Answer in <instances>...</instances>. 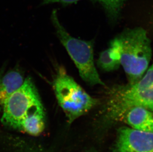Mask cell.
<instances>
[{"mask_svg":"<svg viewBox=\"0 0 153 152\" xmlns=\"http://www.w3.org/2000/svg\"><path fill=\"white\" fill-rule=\"evenodd\" d=\"M97 63L101 69L107 72L119 69L121 65L120 52L112 41L110 42L108 49L100 53Z\"/></svg>","mask_w":153,"mask_h":152,"instance_id":"30bf717a","label":"cell"},{"mask_svg":"<svg viewBox=\"0 0 153 152\" xmlns=\"http://www.w3.org/2000/svg\"><path fill=\"white\" fill-rule=\"evenodd\" d=\"M111 41L119 49L120 63L130 86L134 85L143 77L152 58L147 32L142 27L126 29Z\"/></svg>","mask_w":153,"mask_h":152,"instance_id":"6da1fadb","label":"cell"},{"mask_svg":"<svg viewBox=\"0 0 153 152\" xmlns=\"http://www.w3.org/2000/svg\"><path fill=\"white\" fill-rule=\"evenodd\" d=\"M144 107L147 108L148 109H149L152 112H153V102H149L148 103L146 104L145 105Z\"/></svg>","mask_w":153,"mask_h":152,"instance_id":"8fae6325","label":"cell"},{"mask_svg":"<svg viewBox=\"0 0 153 152\" xmlns=\"http://www.w3.org/2000/svg\"><path fill=\"white\" fill-rule=\"evenodd\" d=\"M24 81L23 75L19 71L0 73V112L3 111L7 100L22 86Z\"/></svg>","mask_w":153,"mask_h":152,"instance_id":"52a82bcc","label":"cell"},{"mask_svg":"<svg viewBox=\"0 0 153 152\" xmlns=\"http://www.w3.org/2000/svg\"><path fill=\"white\" fill-rule=\"evenodd\" d=\"M81 0H43L44 4L53 3H61L63 4H71ZM98 3L101 6L107 17L112 22L117 21L122 13L127 0H89Z\"/></svg>","mask_w":153,"mask_h":152,"instance_id":"ba28073f","label":"cell"},{"mask_svg":"<svg viewBox=\"0 0 153 152\" xmlns=\"http://www.w3.org/2000/svg\"><path fill=\"white\" fill-rule=\"evenodd\" d=\"M51 20L60 42L77 68L83 80L91 86H104L94 64L92 41L81 40L69 35L59 21L56 10L52 12Z\"/></svg>","mask_w":153,"mask_h":152,"instance_id":"7a4b0ae2","label":"cell"},{"mask_svg":"<svg viewBox=\"0 0 153 152\" xmlns=\"http://www.w3.org/2000/svg\"><path fill=\"white\" fill-rule=\"evenodd\" d=\"M43 109L34 83L30 77H28L5 102L1 122L4 125L19 131L24 120L34 112Z\"/></svg>","mask_w":153,"mask_h":152,"instance_id":"277c9868","label":"cell"},{"mask_svg":"<svg viewBox=\"0 0 153 152\" xmlns=\"http://www.w3.org/2000/svg\"><path fill=\"white\" fill-rule=\"evenodd\" d=\"M53 88L58 103L69 124L98 103V100L90 96L63 68L58 71L53 80Z\"/></svg>","mask_w":153,"mask_h":152,"instance_id":"3957f363","label":"cell"},{"mask_svg":"<svg viewBox=\"0 0 153 152\" xmlns=\"http://www.w3.org/2000/svg\"><path fill=\"white\" fill-rule=\"evenodd\" d=\"M121 121L135 130L153 132V113L147 108L136 106L130 108Z\"/></svg>","mask_w":153,"mask_h":152,"instance_id":"8992f818","label":"cell"},{"mask_svg":"<svg viewBox=\"0 0 153 152\" xmlns=\"http://www.w3.org/2000/svg\"><path fill=\"white\" fill-rule=\"evenodd\" d=\"M116 152H153V132L121 127L117 132Z\"/></svg>","mask_w":153,"mask_h":152,"instance_id":"5b68a950","label":"cell"},{"mask_svg":"<svg viewBox=\"0 0 153 152\" xmlns=\"http://www.w3.org/2000/svg\"><path fill=\"white\" fill-rule=\"evenodd\" d=\"M31 152H32V151H31ZM36 152V151H35V152Z\"/></svg>","mask_w":153,"mask_h":152,"instance_id":"7c38bea8","label":"cell"},{"mask_svg":"<svg viewBox=\"0 0 153 152\" xmlns=\"http://www.w3.org/2000/svg\"><path fill=\"white\" fill-rule=\"evenodd\" d=\"M45 128V114L43 109L34 112L24 120L19 131L36 137L40 135Z\"/></svg>","mask_w":153,"mask_h":152,"instance_id":"9c48e42d","label":"cell"}]
</instances>
